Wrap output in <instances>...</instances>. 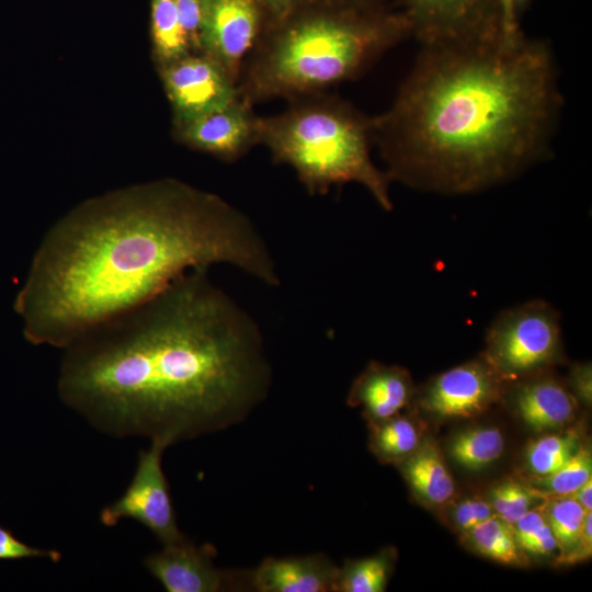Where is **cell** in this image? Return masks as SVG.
I'll return each instance as SVG.
<instances>
[{"label":"cell","mask_w":592,"mask_h":592,"mask_svg":"<svg viewBox=\"0 0 592 592\" xmlns=\"http://www.w3.org/2000/svg\"><path fill=\"white\" fill-rule=\"evenodd\" d=\"M57 394L93 428L169 446L243 422L272 366L254 318L192 270L62 350Z\"/></svg>","instance_id":"1"},{"label":"cell","mask_w":592,"mask_h":592,"mask_svg":"<svg viewBox=\"0 0 592 592\" xmlns=\"http://www.w3.org/2000/svg\"><path fill=\"white\" fill-rule=\"evenodd\" d=\"M216 264L281 284L250 217L217 194L160 179L90 198L59 218L34 253L14 309L30 343L64 350L183 274Z\"/></svg>","instance_id":"2"},{"label":"cell","mask_w":592,"mask_h":592,"mask_svg":"<svg viewBox=\"0 0 592 592\" xmlns=\"http://www.w3.org/2000/svg\"><path fill=\"white\" fill-rule=\"evenodd\" d=\"M562 106L553 48L501 33L421 47L394 102L373 117L388 178L469 194L544 159Z\"/></svg>","instance_id":"3"},{"label":"cell","mask_w":592,"mask_h":592,"mask_svg":"<svg viewBox=\"0 0 592 592\" xmlns=\"http://www.w3.org/2000/svg\"><path fill=\"white\" fill-rule=\"evenodd\" d=\"M407 31V19L293 12L250 54L238 81L239 95L253 105L321 92L364 73Z\"/></svg>","instance_id":"4"},{"label":"cell","mask_w":592,"mask_h":592,"mask_svg":"<svg viewBox=\"0 0 592 592\" xmlns=\"http://www.w3.org/2000/svg\"><path fill=\"white\" fill-rule=\"evenodd\" d=\"M258 145L291 167L312 195L357 183L384 210L392 209L390 179L371 156L373 117L339 98L312 93L292 99L283 112L257 118Z\"/></svg>","instance_id":"5"},{"label":"cell","mask_w":592,"mask_h":592,"mask_svg":"<svg viewBox=\"0 0 592 592\" xmlns=\"http://www.w3.org/2000/svg\"><path fill=\"white\" fill-rule=\"evenodd\" d=\"M482 356L505 382L545 372L561 354L556 308L532 299L501 311L490 323Z\"/></svg>","instance_id":"6"},{"label":"cell","mask_w":592,"mask_h":592,"mask_svg":"<svg viewBox=\"0 0 592 592\" xmlns=\"http://www.w3.org/2000/svg\"><path fill=\"white\" fill-rule=\"evenodd\" d=\"M169 445L151 440L147 449L139 452L135 474L124 491L100 513L105 526H115L123 519L137 521L147 527L162 545L183 539L178 527L170 488L162 469V455Z\"/></svg>","instance_id":"7"},{"label":"cell","mask_w":592,"mask_h":592,"mask_svg":"<svg viewBox=\"0 0 592 592\" xmlns=\"http://www.w3.org/2000/svg\"><path fill=\"white\" fill-rule=\"evenodd\" d=\"M159 70L174 125L216 112L239 96L237 82L202 52H192Z\"/></svg>","instance_id":"8"},{"label":"cell","mask_w":592,"mask_h":592,"mask_svg":"<svg viewBox=\"0 0 592 592\" xmlns=\"http://www.w3.org/2000/svg\"><path fill=\"white\" fill-rule=\"evenodd\" d=\"M212 544L196 545L186 536L144 560L146 569L168 592L251 591L250 570L218 568Z\"/></svg>","instance_id":"9"},{"label":"cell","mask_w":592,"mask_h":592,"mask_svg":"<svg viewBox=\"0 0 592 592\" xmlns=\"http://www.w3.org/2000/svg\"><path fill=\"white\" fill-rule=\"evenodd\" d=\"M261 11L255 0H203L200 50L215 59L237 82L243 60L257 44Z\"/></svg>","instance_id":"10"},{"label":"cell","mask_w":592,"mask_h":592,"mask_svg":"<svg viewBox=\"0 0 592 592\" xmlns=\"http://www.w3.org/2000/svg\"><path fill=\"white\" fill-rule=\"evenodd\" d=\"M505 386L482 356L433 377L418 397V403L439 418H473L498 401Z\"/></svg>","instance_id":"11"},{"label":"cell","mask_w":592,"mask_h":592,"mask_svg":"<svg viewBox=\"0 0 592 592\" xmlns=\"http://www.w3.org/2000/svg\"><path fill=\"white\" fill-rule=\"evenodd\" d=\"M252 106L239 95L216 112L175 125L177 136L190 148L234 162L258 145Z\"/></svg>","instance_id":"12"},{"label":"cell","mask_w":592,"mask_h":592,"mask_svg":"<svg viewBox=\"0 0 592 592\" xmlns=\"http://www.w3.org/2000/svg\"><path fill=\"white\" fill-rule=\"evenodd\" d=\"M487 0H408L407 22L423 46L479 38L501 30Z\"/></svg>","instance_id":"13"},{"label":"cell","mask_w":592,"mask_h":592,"mask_svg":"<svg viewBox=\"0 0 592 592\" xmlns=\"http://www.w3.org/2000/svg\"><path fill=\"white\" fill-rule=\"evenodd\" d=\"M338 567L322 553L266 557L250 570L254 592H334Z\"/></svg>","instance_id":"14"},{"label":"cell","mask_w":592,"mask_h":592,"mask_svg":"<svg viewBox=\"0 0 592 592\" xmlns=\"http://www.w3.org/2000/svg\"><path fill=\"white\" fill-rule=\"evenodd\" d=\"M413 395L412 379L405 368L373 361L352 383L346 401L361 407L371 425L400 413Z\"/></svg>","instance_id":"15"},{"label":"cell","mask_w":592,"mask_h":592,"mask_svg":"<svg viewBox=\"0 0 592 592\" xmlns=\"http://www.w3.org/2000/svg\"><path fill=\"white\" fill-rule=\"evenodd\" d=\"M510 383L515 384L511 390L513 407L533 430L563 428L574 418L577 400L565 384L545 372Z\"/></svg>","instance_id":"16"},{"label":"cell","mask_w":592,"mask_h":592,"mask_svg":"<svg viewBox=\"0 0 592 592\" xmlns=\"http://www.w3.org/2000/svg\"><path fill=\"white\" fill-rule=\"evenodd\" d=\"M412 491L432 505L446 503L455 493L454 479L443 454L432 440H424L399 464Z\"/></svg>","instance_id":"17"},{"label":"cell","mask_w":592,"mask_h":592,"mask_svg":"<svg viewBox=\"0 0 592 592\" xmlns=\"http://www.w3.org/2000/svg\"><path fill=\"white\" fill-rule=\"evenodd\" d=\"M150 33L159 67L193 52L173 0H150Z\"/></svg>","instance_id":"18"},{"label":"cell","mask_w":592,"mask_h":592,"mask_svg":"<svg viewBox=\"0 0 592 592\" xmlns=\"http://www.w3.org/2000/svg\"><path fill=\"white\" fill-rule=\"evenodd\" d=\"M369 428V448L383 463L399 464L422 441L419 425L409 415L398 413Z\"/></svg>","instance_id":"19"},{"label":"cell","mask_w":592,"mask_h":592,"mask_svg":"<svg viewBox=\"0 0 592 592\" xmlns=\"http://www.w3.org/2000/svg\"><path fill=\"white\" fill-rule=\"evenodd\" d=\"M394 561L395 551L391 548L369 557L346 560L338 568L334 592H384Z\"/></svg>","instance_id":"20"},{"label":"cell","mask_w":592,"mask_h":592,"mask_svg":"<svg viewBox=\"0 0 592 592\" xmlns=\"http://www.w3.org/2000/svg\"><path fill=\"white\" fill-rule=\"evenodd\" d=\"M504 439L496 426H478L455 434L448 445L451 457L462 467L482 469L499 459Z\"/></svg>","instance_id":"21"},{"label":"cell","mask_w":592,"mask_h":592,"mask_svg":"<svg viewBox=\"0 0 592 592\" xmlns=\"http://www.w3.org/2000/svg\"><path fill=\"white\" fill-rule=\"evenodd\" d=\"M480 554L505 565L525 566L527 557L519 545L512 525L493 515L464 533Z\"/></svg>","instance_id":"22"},{"label":"cell","mask_w":592,"mask_h":592,"mask_svg":"<svg viewBox=\"0 0 592 592\" xmlns=\"http://www.w3.org/2000/svg\"><path fill=\"white\" fill-rule=\"evenodd\" d=\"M580 445L576 430L544 435L528 444L526 467L535 477L547 476L560 468Z\"/></svg>","instance_id":"23"},{"label":"cell","mask_w":592,"mask_h":592,"mask_svg":"<svg viewBox=\"0 0 592 592\" xmlns=\"http://www.w3.org/2000/svg\"><path fill=\"white\" fill-rule=\"evenodd\" d=\"M546 500L540 509L557 542L558 561L561 562L576 546L588 511L571 496L550 497Z\"/></svg>","instance_id":"24"},{"label":"cell","mask_w":592,"mask_h":592,"mask_svg":"<svg viewBox=\"0 0 592 592\" xmlns=\"http://www.w3.org/2000/svg\"><path fill=\"white\" fill-rule=\"evenodd\" d=\"M590 478H592L591 448L588 445H580L560 468L547 476L535 477L533 485L544 499L567 497L574 493Z\"/></svg>","instance_id":"25"},{"label":"cell","mask_w":592,"mask_h":592,"mask_svg":"<svg viewBox=\"0 0 592 592\" xmlns=\"http://www.w3.org/2000/svg\"><path fill=\"white\" fill-rule=\"evenodd\" d=\"M540 500L545 499L535 488L514 479H506L490 490L488 501L496 515L513 525Z\"/></svg>","instance_id":"26"},{"label":"cell","mask_w":592,"mask_h":592,"mask_svg":"<svg viewBox=\"0 0 592 592\" xmlns=\"http://www.w3.org/2000/svg\"><path fill=\"white\" fill-rule=\"evenodd\" d=\"M512 527L519 545L525 553L546 557L558 550L555 536L540 508L535 506L527 511Z\"/></svg>","instance_id":"27"},{"label":"cell","mask_w":592,"mask_h":592,"mask_svg":"<svg viewBox=\"0 0 592 592\" xmlns=\"http://www.w3.org/2000/svg\"><path fill=\"white\" fill-rule=\"evenodd\" d=\"M26 558H47L57 562L61 554L55 549H42L27 545L16 538L9 528L0 526V560H18Z\"/></svg>","instance_id":"28"},{"label":"cell","mask_w":592,"mask_h":592,"mask_svg":"<svg viewBox=\"0 0 592 592\" xmlns=\"http://www.w3.org/2000/svg\"><path fill=\"white\" fill-rule=\"evenodd\" d=\"M496 513L488 500L473 497L457 502L452 509L451 517L455 526L466 533Z\"/></svg>","instance_id":"29"},{"label":"cell","mask_w":592,"mask_h":592,"mask_svg":"<svg viewBox=\"0 0 592 592\" xmlns=\"http://www.w3.org/2000/svg\"><path fill=\"white\" fill-rule=\"evenodd\" d=\"M193 52L200 50V31L203 0H173Z\"/></svg>","instance_id":"30"},{"label":"cell","mask_w":592,"mask_h":592,"mask_svg":"<svg viewBox=\"0 0 592 592\" xmlns=\"http://www.w3.org/2000/svg\"><path fill=\"white\" fill-rule=\"evenodd\" d=\"M568 390L577 402L591 405L592 401V368L590 363H580L571 367L568 379Z\"/></svg>","instance_id":"31"},{"label":"cell","mask_w":592,"mask_h":592,"mask_svg":"<svg viewBox=\"0 0 592 592\" xmlns=\"http://www.w3.org/2000/svg\"><path fill=\"white\" fill-rule=\"evenodd\" d=\"M592 514L588 511L584 515L580 536L571 553L565 557L561 563H574L587 560L592 554Z\"/></svg>","instance_id":"32"},{"label":"cell","mask_w":592,"mask_h":592,"mask_svg":"<svg viewBox=\"0 0 592 592\" xmlns=\"http://www.w3.org/2000/svg\"><path fill=\"white\" fill-rule=\"evenodd\" d=\"M500 30L504 41L514 42L522 37L517 26L513 0H497Z\"/></svg>","instance_id":"33"},{"label":"cell","mask_w":592,"mask_h":592,"mask_svg":"<svg viewBox=\"0 0 592 592\" xmlns=\"http://www.w3.org/2000/svg\"><path fill=\"white\" fill-rule=\"evenodd\" d=\"M260 7L266 9L276 20V23L291 15L305 0H255Z\"/></svg>","instance_id":"34"},{"label":"cell","mask_w":592,"mask_h":592,"mask_svg":"<svg viewBox=\"0 0 592 592\" xmlns=\"http://www.w3.org/2000/svg\"><path fill=\"white\" fill-rule=\"evenodd\" d=\"M571 497L584 509L592 511V478L583 483Z\"/></svg>","instance_id":"35"},{"label":"cell","mask_w":592,"mask_h":592,"mask_svg":"<svg viewBox=\"0 0 592 592\" xmlns=\"http://www.w3.org/2000/svg\"><path fill=\"white\" fill-rule=\"evenodd\" d=\"M513 2H514V7H515V10H516V13H517V8L524 5L526 0H513Z\"/></svg>","instance_id":"36"}]
</instances>
